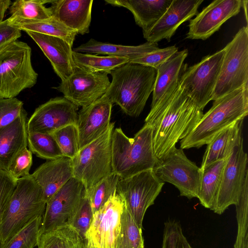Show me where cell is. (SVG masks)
Segmentation results:
<instances>
[{"label": "cell", "mask_w": 248, "mask_h": 248, "mask_svg": "<svg viewBox=\"0 0 248 248\" xmlns=\"http://www.w3.org/2000/svg\"><path fill=\"white\" fill-rule=\"evenodd\" d=\"M203 113L186 95L178 83L166 105L149 125L152 128L153 144L158 160L176 147L200 121Z\"/></svg>", "instance_id": "obj_1"}, {"label": "cell", "mask_w": 248, "mask_h": 248, "mask_svg": "<svg viewBox=\"0 0 248 248\" xmlns=\"http://www.w3.org/2000/svg\"><path fill=\"white\" fill-rule=\"evenodd\" d=\"M156 73L154 68L128 62L111 72L112 80L103 95L127 115L137 117L153 92Z\"/></svg>", "instance_id": "obj_2"}, {"label": "cell", "mask_w": 248, "mask_h": 248, "mask_svg": "<svg viewBox=\"0 0 248 248\" xmlns=\"http://www.w3.org/2000/svg\"><path fill=\"white\" fill-rule=\"evenodd\" d=\"M248 114V85L214 100L211 108L183 139L181 149L199 148Z\"/></svg>", "instance_id": "obj_3"}, {"label": "cell", "mask_w": 248, "mask_h": 248, "mask_svg": "<svg viewBox=\"0 0 248 248\" xmlns=\"http://www.w3.org/2000/svg\"><path fill=\"white\" fill-rule=\"evenodd\" d=\"M112 172L126 178L141 172L153 170L159 160L153 144V130L144 124L133 138H129L119 128L111 136Z\"/></svg>", "instance_id": "obj_4"}, {"label": "cell", "mask_w": 248, "mask_h": 248, "mask_svg": "<svg viewBox=\"0 0 248 248\" xmlns=\"http://www.w3.org/2000/svg\"><path fill=\"white\" fill-rule=\"evenodd\" d=\"M46 202L31 174L18 179L0 222V248L33 218L43 216Z\"/></svg>", "instance_id": "obj_5"}, {"label": "cell", "mask_w": 248, "mask_h": 248, "mask_svg": "<svg viewBox=\"0 0 248 248\" xmlns=\"http://www.w3.org/2000/svg\"><path fill=\"white\" fill-rule=\"evenodd\" d=\"M31 49L26 43L16 40L0 51V98L16 97L33 87L38 74L31 60Z\"/></svg>", "instance_id": "obj_6"}, {"label": "cell", "mask_w": 248, "mask_h": 248, "mask_svg": "<svg viewBox=\"0 0 248 248\" xmlns=\"http://www.w3.org/2000/svg\"><path fill=\"white\" fill-rule=\"evenodd\" d=\"M114 123H110L102 135L79 150L72 159L73 176L86 189L111 174V136Z\"/></svg>", "instance_id": "obj_7"}, {"label": "cell", "mask_w": 248, "mask_h": 248, "mask_svg": "<svg viewBox=\"0 0 248 248\" xmlns=\"http://www.w3.org/2000/svg\"><path fill=\"white\" fill-rule=\"evenodd\" d=\"M225 53L212 100L248 85V27H242L223 48Z\"/></svg>", "instance_id": "obj_8"}, {"label": "cell", "mask_w": 248, "mask_h": 248, "mask_svg": "<svg viewBox=\"0 0 248 248\" xmlns=\"http://www.w3.org/2000/svg\"><path fill=\"white\" fill-rule=\"evenodd\" d=\"M224 53L223 48L205 57L186 69L179 77L180 86L202 110L212 100Z\"/></svg>", "instance_id": "obj_9"}, {"label": "cell", "mask_w": 248, "mask_h": 248, "mask_svg": "<svg viewBox=\"0 0 248 248\" xmlns=\"http://www.w3.org/2000/svg\"><path fill=\"white\" fill-rule=\"evenodd\" d=\"M164 182L153 170L141 172L118 182L116 192L137 225L142 228V221L147 209L160 193Z\"/></svg>", "instance_id": "obj_10"}, {"label": "cell", "mask_w": 248, "mask_h": 248, "mask_svg": "<svg viewBox=\"0 0 248 248\" xmlns=\"http://www.w3.org/2000/svg\"><path fill=\"white\" fill-rule=\"evenodd\" d=\"M153 170L163 182L174 185L181 196L198 197L201 170L187 157L183 149L176 148L159 160Z\"/></svg>", "instance_id": "obj_11"}, {"label": "cell", "mask_w": 248, "mask_h": 248, "mask_svg": "<svg viewBox=\"0 0 248 248\" xmlns=\"http://www.w3.org/2000/svg\"><path fill=\"white\" fill-rule=\"evenodd\" d=\"M248 158L244 151L242 133L227 157L220 186L211 210L221 215L235 205L246 178L248 176Z\"/></svg>", "instance_id": "obj_12"}, {"label": "cell", "mask_w": 248, "mask_h": 248, "mask_svg": "<svg viewBox=\"0 0 248 248\" xmlns=\"http://www.w3.org/2000/svg\"><path fill=\"white\" fill-rule=\"evenodd\" d=\"M108 74L91 72L77 67L57 87L63 97L78 108L86 107L101 98L107 92L110 82Z\"/></svg>", "instance_id": "obj_13"}, {"label": "cell", "mask_w": 248, "mask_h": 248, "mask_svg": "<svg viewBox=\"0 0 248 248\" xmlns=\"http://www.w3.org/2000/svg\"><path fill=\"white\" fill-rule=\"evenodd\" d=\"M85 192L82 183L73 177L46 202L40 235L62 226L74 213Z\"/></svg>", "instance_id": "obj_14"}, {"label": "cell", "mask_w": 248, "mask_h": 248, "mask_svg": "<svg viewBox=\"0 0 248 248\" xmlns=\"http://www.w3.org/2000/svg\"><path fill=\"white\" fill-rule=\"evenodd\" d=\"M124 205V200L116 192L93 214L86 238L96 248H116L120 217Z\"/></svg>", "instance_id": "obj_15"}, {"label": "cell", "mask_w": 248, "mask_h": 248, "mask_svg": "<svg viewBox=\"0 0 248 248\" xmlns=\"http://www.w3.org/2000/svg\"><path fill=\"white\" fill-rule=\"evenodd\" d=\"M78 107L64 97L51 98L37 107L28 119V132L52 134L78 120Z\"/></svg>", "instance_id": "obj_16"}, {"label": "cell", "mask_w": 248, "mask_h": 248, "mask_svg": "<svg viewBox=\"0 0 248 248\" xmlns=\"http://www.w3.org/2000/svg\"><path fill=\"white\" fill-rule=\"evenodd\" d=\"M242 7V0L212 1L190 20L186 38L206 40L227 20L236 16Z\"/></svg>", "instance_id": "obj_17"}, {"label": "cell", "mask_w": 248, "mask_h": 248, "mask_svg": "<svg viewBox=\"0 0 248 248\" xmlns=\"http://www.w3.org/2000/svg\"><path fill=\"white\" fill-rule=\"evenodd\" d=\"M113 103L104 95L82 108L78 114L77 126L79 150L102 135L110 124Z\"/></svg>", "instance_id": "obj_18"}, {"label": "cell", "mask_w": 248, "mask_h": 248, "mask_svg": "<svg viewBox=\"0 0 248 248\" xmlns=\"http://www.w3.org/2000/svg\"><path fill=\"white\" fill-rule=\"evenodd\" d=\"M203 0H172L170 5L155 24L143 33L147 42L157 43L163 39L170 41L178 27L198 14Z\"/></svg>", "instance_id": "obj_19"}, {"label": "cell", "mask_w": 248, "mask_h": 248, "mask_svg": "<svg viewBox=\"0 0 248 248\" xmlns=\"http://www.w3.org/2000/svg\"><path fill=\"white\" fill-rule=\"evenodd\" d=\"M26 32L41 48L62 81L73 73L76 66L73 60L72 46L68 42L55 36L30 31Z\"/></svg>", "instance_id": "obj_20"}, {"label": "cell", "mask_w": 248, "mask_h": 248, "mask_svg": "<svg viewBox=\"0 0 248 248\" xmlns=\"http://www.w3.org/2000/svg\"><path fill=\"white\" fill-rule=\"evenodd\" d=\"M41 187L46 202L69 180L74 177L72 159L67 157L47 160L31 174Z\"/></svg>", "instance_id": "obj_21"}, {"label": "cell", "mask_w": 248, "mask_h": 248, "mask_svg": "<svg viewBox=\"0 0 248 248\" xmlns=\"http://www.w3.org/2000/svg\"><path fill=\"white\" fill-rule=\"evenodd\" d=\"M93 2V0H51L52 16L83 35L89 32Z\"/></svg>", "instance_id": "obj_22"}, {"label": "cell", "mask_w": 248, "mask_h": 248, "mask_svg": "<svg viewBox=\"0 0 248 248\" xmlns=\"http://www.w3.org/2000/svg\"><path fill=\"white\" fill-rule=\"evenodd\" d=\"M28 119L24 109L14 121L0 128V167L7 170L16 155L27 148Z\"/></svg>", "instance_id": "obj_23"}, {"label": "cell", "mask_w": 248, "mask_h": 248, "mask_svg": "<svg viewBox=\"0 0 248 248\" xmlns=\"http://www.w3.org/2000/svg\"><path fill=\"white\" fill-rule=\"evenodd\" d=\"M188 54L187 49L178 51L156 70L150 110L174 91L179 83L183 64Z\"/></svg>", "instance_id": "obj_24"}, {"label": "cell", "mask_w": 248, "mask_h": 248, "mask_svg": "<svg viewBox=\"0 0 248 248\" xmlns=\"http://www.w3.org/2000/svg\"><path fill=\"white\" fill-rule=\"evenodd\" d=\"M172 0H107L106 3L123 7L133 14L143 33L149 30L167 10Z\"/></svg>", "instance_id": "obj_25"}, {"label": "cell", "mask_w": 248, "mask_h": 248, "mask_svg": "<svg viewBox=\"0 0 248 248\" xmlns=\"http://www.w3.org/2000/svg\"><path fill=\"white\" fill-rule=\"evenodd\" d=\"M159 48L157 43L147 42L138 46H124L97 41L91 38L73 51L80 53L125 57L129 60L141 57Z\"/></svg>", "instance_id": "obj_26"}, {"label": "cell", "mask_w": 248, "mask_h": 248, "mask_svg": "<svg viewBox=\"0 0 248 248\" xmlns=\"http://www.w3.org/2000/svg\"><path fill=\"white\" fill-rule=\"evenodd\" d=\"M12 25L20 31H30L57 37L68 42L72 46L78 33L52 16L44 20H32L17 16L8 18Z\"/></svg>", "instance_id": "obj_27"}, {"label": "cell", "mask_w": 248, "mask_h": 248, "mask_svg": "<svg viewBox=\"0 0 248 248\" xmlns=\"http://www.w3.org/2000/svg\"><path fill=\"white\" fill-rule=\"evenodd\" d=\"M242 121L237 122L228 127L206 144L207 147L200 167L201 169L227 157L239 135L242 133Z\"/></svg>", "instance_id": "obj_28"}, {"label": "cell", "mask_w": 248, "mask_h": 248, "mask_svg": "<svg viewBox=\"0 0 248 248\" xmlns=\"http://www.w3.org/2000/svg\"><path fill=\"white\" fill-rule=\"evenodd\" d=\"M227 157L218 160L201 170L197 198L204 207L211 209L219 190Z\"/></svg>", "instance_id": "obj_29"}, {"label": "cell", "mask_w": 248, "mask_h": 248, "mask_svg": "<svg viewBox=\"0 0 248 248\" xmlns=\"http://www.w3.org/2000/svg\"><path fill=\"white\" fill-rule=\"evenodd\" d=\"M85 239L67 223L39 235L38 248H84Z\"/></svg>", "instance_id": "obj_30"}, {"label": "cell", "mask_w": 248, "mask_h": 248, "mask_svg": "<svg viewBox=\"0 0 248 248\" xmlns=\"http://www.w3.org/2000/svg\"><path fill=\"white\" fill-rule=\"evenodd\" d=\"M72 57L76 67L91 72H111L129 62L125 57L107 56H100L95 54L82 53L73 51Z\"/></svg>", "instance_id": "obj_31"}, {"label": "cell", "mask_w": 248, "mask_h": 248, "mask_svg": "<svg viewBox=\"0 0 248 248\" xmlns=\"http://www.w3.org/2000/svg\"><path fill=\"white\" fill-rule=\"evenodd\" d=\"M116 248H144L142 229L137 225L125 204L120 217Z\"/></svg>", "instance_id": "obj_32"}, {"label": "cell", "mask_w": 248, "mask_h": 248, "mask_svg": "<svg viewBox=\"0 0 248 248\" xmlns=\"http://www.w3.org/2000/svg\"><path fill=\"white\" fill-rule=\"evenodd\" d=\"M28 146L32 154L44 159L51 160L63 156L51 134L29 132Z\"/></svg>", "instance_id": "obj_33"}, {"label": "cell", "mask_w": 248, "mask_h": 248, "mask_svg": "<svg viewBox=\"0 0 248 248\" xmlns=\"http://www.w3.org/2000/svg\"><path fill=\"white\" fill-rule=\"evenodd\" d=\"M121 178L112 172L93 186L85 189L93 214L99 210L116 192L118 182Z\"/></svg>", "instance_id": "obj_34"}, {"label": "cell", "mask_w": 248, "mask_h": 248, "mask_svg": "<svg viewBox=\"0 0 248 248\" xmlns=\"http://www.w3.org/2000/svg\"><path fill=\"white\" fill-rule=\"evenodd\" d=\"M48 0H17L9 7L11 16H17L32 20H44L52 17L50 8L45 4L50 3Z\"/></svg>", "instance_id": "obj_35"}, {"label": "cell", "mask_w": 248, "mask_h": 248, "mask_svg": "<svg viewBox=\"0 0 248 248\" xmlns=\"http://www.w3.org/2000/svg\"><path fill=\"white\" fill-rule=\"evenodd\" d=\"M235 205L237 234L234 248H248V176L245 180Z\"/></svg>", "instance_id": "obj_36"}, {"label": "cell", "mask_w": 248, "mask_h": 248, "mask_svg": "<svg viewBox=\"0 0 248 248\" xmlns=\"http://www.w3.org/2000/svg\"><path fill=\"white\" fill-rule=\"evenodd\" d=\"M42 216L33 218L0 248H34L37 246Z\"/></svg>", "instance_id": "obj_37"}, {"label": "cell", "mask_w": 248, "mask_h": 248, "mask_svg": "<svg viewBox=\"0 0 248 248\" xmlns=\"http://www.w3.org/2000/svg\"><path fill=\"white\" fill-rule=\"evenodd\" d=\"M51 134L56 140L63 156L72 159L78 153L79 147L77 124L67 125Z\"/></svg>", "instance_id": "obj_38"}, {"label": "cell", "mask_w": 248, "mask_h": 248, "mask_svg": "<svg viewBox=\"0 0 248 248\" xmlns=\"http://www.w3.org/2000/svg\"><path fill=\"white\" fill-rule=\"evenodd\" d=\"M93 215L85 190L78 207L66 223L75 228L83 238L86 239V234L92 223Z\"/></svg>", "instance_id": "obj_39"}, {"label": "cell", "mask_w": 248, "mask_h": 248, "mask_svg": "<svg viewBox=\"0 0 248 248\" xmlns=\"http://www.w3.org/2000/svg\"><path fill=\"white\" fill-rule=\"evenodd\" d=\"M178 51L175 46L158 48L128 62L148 66L157 70L163 63Z\"/></svg>", "instance_id": "obj_40"}, {"label": "cell", "mask_w": 248, "mask_h": 248, "mask_svg": "<svg viewBox=\"0 0 248 248\" xmlns=\"http://www.w3.org/2000/svg\"><path fill=\"white\" fill-rule=\"evenodd\" d=\"M24 109L23 102L16 97L0 98V128L14 121Z\"/></svg>", "instance_id": "obj_41"}, {"label": "cell", "mask_w": 248, "mask_h": 248, "mask_svg": "<svg viewBox=\"0 0 248 248\" xmlns=\"http://www.w3.org/2000/svg\"><path fill=\"white\" fill-rule=\"evenodd\" d=\"M18 179L0 167V222L17 186Z\"/></svg>", "instance_id": "obj_42"}, {"label": "cell", "mask_w": 248, "mask_h": 248, "mask_svg": "<svg viewBox=\"0 0 248 248\" xmlns=\"http://www.w3.org/2000/svg\"><path fill=\"white\" fill-rule=\"evenodd\" d=\"M161 248H192L184 235L181 226L174 225L163 229Z\"/></svg>", "instance_id": "obj_43"}, {"label": "cell", "mask_w": 248, "mask_h": 248, "mask_svg": "<svg viewBox=\"0 0 248 248\" xmlns=\"http://www.w3.org/2000/svg\"><path fill=\"white\" fill-rule=\"evenodd\" d=\"M32 164V153L27 148L20 151L14 158L8 170L16 179L29 175Z\"/></svg>", "instance_id": "obj_44"}, {"label": "cell", "mask_w": 248, "mask_h": 248, "mask_svg": "<svg viewBox=\"0 0 248 248\" xmlns=\"http://www.w3.org/2000/svg\"><path fill=\"white\" fill-rule=\"evenodd\" d=\"M21 31L10 24L8 19L0 23V51L21 35Z\"/></svg>", "instance_id": "obj_45"}, {"label": "cell", "mask_w": 248, "mask_h": 248, "mask_svg": "<svg viewBox=\"0 0 248 248\" xmlns=\"http://www.w3.org/2000/svg\"><path fill=\"white\" fill-rule=\"evenodd\" d=\"M11 4L10 0H0V23L3 20L5 13Z\"/></svg>", "instance_id": "obj_46"}, {"label": "cell", "mask_w": 248, "mask_h": 248, "mask_svg": "<svg viewBox=\"0 0 248 248\" xmlns=\"http://www.w3.org/2000/svg\"><path fill=\"white\" fill-rule=\"evenodd\" d=\"M84 248H96L93 242L89 239L86 238L85 242Z\"/></svg>", "instance_id": "obj_47"}, {"label": "cell", "mask_w": 248, "mask_h": 248, "mask_svg": "<svg viewBox=\"0 0 248 248\" xmlns=\"http://www.w3.org/2000/svg\"><path fill=\"white\" fill-rule=\"evenodd\" d=\"M248 0H242V7H244L245 10V14L246 16V20L247 22L248 21V16H247V7H248Z\"/></svg>", "instance_id": "obj_48"}]
</instances>
